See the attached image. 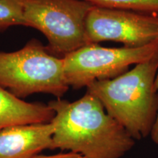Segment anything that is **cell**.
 Segmentation results:
<instances>
[{"label":"cell","instance_id":"1","mask_svg":"<svg viewBox=\"0 0 158 158\" xmlns=\"http://www.w3.org/2000/svg\"><path fill=\"white\" fill-rule=\"evenodd\" d=\"M48 106L55 113L51 122L53 149L68 150L85 158H122L135 145V140L89 92L76 101L60 98Z\"/></svg>","mask_w":158,"mask_h":158},{"label":"cell","instance_id":"4","mask_svg":"<svg viewBox=\"0 0 158 158\" xmlns=\"http://www.w3.org/2000/svg\"><path fill=\"white\" fill-rule=\"evenodd\" d=\"M25 27L48 39L51 54L62 58L87 45L86 20L92 6L81 0H20Z\"/></svg>","mask_w":158,"mask_h":158},{"label":"cell","instance_id":"10","mask_svg":"<svg viewBox=\"0 0 158 158\" xmlns=\"http://www.w3.org/2000/svg\"><path fill=\"white\" fill-rule=\"evenodd\" d=\"M16 25L24 26L20 0H0V30Z\"/></svg>","mask_w":158,"mask_h":158},{"label":"cell","instance_id":"12","mask_svg":"<svg viewBox=\"0 0 158 158\" xmlns=\"http://www.w3.org/2000/svg\"><path fill=\"white\" fill-rule=\"evenodd\" d=\"M155 85L156 89H157V92H158V68H157V75H156ZM150 136H151L152 140V141L154 142V143L157 144L158 145V115H157V120H156V122L155 124V126H154Z\"/></svg>","mask_w":158,"mask_h":158},{"label":"cell","instance_id":"9","mask_svg":"<svg viewBox=\"0 0 158 158\" xmlns=\"http://www.w3.org/2000/svg\"><path fill=\"white\" fill-rule=\"evenodd\" d=\"M95 7L124 9L158 15V0H81Z\"/></svg>","mask_w":158,"mask_h":158},{"label":"cell","instance_id":"6","mask_svg":"<svg viewBox=\"0 0 158 158\" xmlns=\"http://www.w3.org/2000/svg\"><path fill=\"white\" fill-rule=\"evenodd\" d=\"M88 44L104 41L139 48L158 40V15L92 6L86 20Z\"/></svg>","mask_w":158,"mask_h":158},{"label":"cell","instance_id":"11","mask_svg":"<svg viewBox=\"0 0 158 158\" xmlns=\"http://www.w3.org/2000/svg\"><path fill=\"white\" fill-rule=\"evenodd\" d=\"M32 158H85L81 156L79 154L71 152H69L66 153H59L57 154V155H36Z\"/></svg>","mask_w":158,"mask_h":158},{"label":"cell","instance_id":"8","mask_svg":"<svg viewBox=\"0 0 158 158\" xmlns=\"http://www.w3.org/2000/svg\"><path fill=\"white\" fill-rule=\"evenodd\" d=\"M54 116L48 104L26 102L0 86V132L13 126L49 123Z\"/></svg>","mask_w":158,"mask_h":158},{"label":"cell","instance_id":"5","mask_svg":"<svg viewBox=\"0 0 158 158\" xmlns=\"http://www.w3.org/2000/svg\"><path fill=\"white\" fill-rule=\"evenodd\" d=\"M158 53V40L139 48H106L87 44L63 57L67 84L75 89L98 81L125 73L131 65L142 63Z\"/></svg>","mask_w":158,"mask_h":158},{"label":"cell","instance_id":"2","mask_svg":"<svg viewBox=\"0 0 158 158\" xmlns=\"http://www.w3.org/2000/svg\"><path fill=\"white\" fill-rule=\"evenodd\" d=\"M157 68L158 53L121 76L98 81L86 88L135 141L151 135L157 120Z\"/></svg>","mask_w":158,"mask_h":158},{"label":"cell","instance_id":"3","mask_svg":"<svg viewBox=\"0 0 158 158\" xmlns=\"http://www.w3.org/2000/svg\"><path fill=\"white\" fill-rule=\"evenodd\" d=\"M0 86L19 98L45 93L58 99L70 87L62 57L51 54L35 39L16 51L0 52Z\"/></svg>","mask_w":158,"mask_h":158},{"label":"cell","instance_id":"7","mask_svg":"<svg viewBox=\"0 0 158 158\" xmlns=\"http://www.w3.org/2000/svg\"><path fill=\"white\" fill-rule=\"evenodd\" d=\"M54 127L51 122L7 127L0 132V158H32L53 149Z\"/></svg>","mask_w":158,"mask_h":158}]
</instances>
